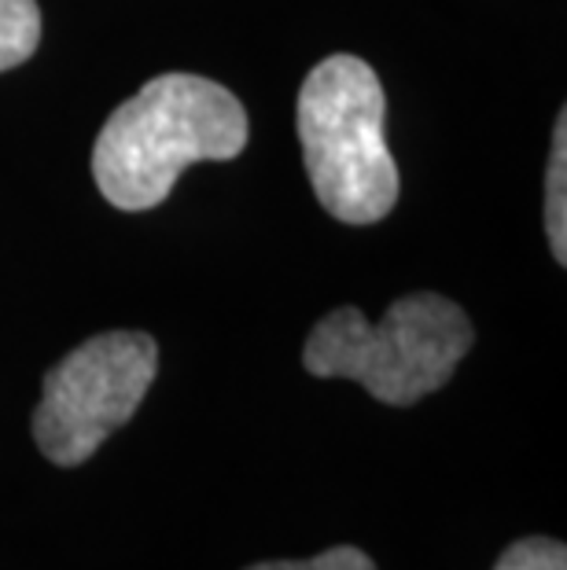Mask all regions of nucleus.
Wrapping results in <instances>:
<instances>
[{"label":"nucleus","instance_id":"obj_7","mask_svg":"<svg viewBox=\"0 0 567 570\" xmlns=\"http://www.w3.org/2000/svg\"><path fill=\"white\" fill-rule=\"evenodd\" d=\"M493 570H567V549L553 538H524L501 552Z\"/></svg>","mask_w":567,"mask_h":570},{"label":"nucleus","instance_id":"obj_4","mask_svg":"<svg viewBox=\"0 0 567 570\" xmlns=\"http://www.w3.org/2000/svg\"><path fill=\"white\" fill-rule=\"evenodd\" d=\"M159 372V343L148 332H104L45 375L33 412V442L56 468H78L126 428Z\"/></svg>","mask_w":567,"mask_h":570},{"label":"nucleus","instance_id":"obj_6","mask_svg":"<svg viewBox=\"0 0 567 570\" xmlns=\"http://www.w3.org/2000/svg\"><path fill=\"white\" fill-rule=\"evenodd\" d=\"M41 8L38 0H0V70H11L38 52Z\"/></svg>","mask_w":567,"mask_h":570},{"label":"nucleus","instance_id":"obj_5","mask_svg":"<svg viewBox=\"0 0 567 570\" xmlns=\"http://www.w3.org/2000/svg\"><path fill=\"white\" fill-rule=\"evenodd\" d=\"M546 236L557 265H567V111L553 126V151L546 169Z\"/></svg>","mask_w":567,"mask_h":570},{"label":"nucleus","instance_id":"obj_2","mask_svg":"<svg viewBox=\"0 0 567 570\" xmlns=\"http://www.w3.org/2000/svg\"><path fill=\"white\" fill-rule=\"evenodd\" d=\"M468 313L436 291L394 298L372 324L358 306H340L313 324L303 365L317 380H354L383 405L405 409L442 391L472 350Z\"/></svg>","mask_w":567,"mask_h":570},{"label":"nucleus","instance_id":"obj_3","mask_svg":"<svg viewBox=\"0 0 567 570\" xmlns=\"http://www.w3.org/2000/svg\"><path fill=\"white\" fill-rule=\"evenodd\" d=\"M388 100L365 59L329 56L299 89V144L313 196L346 225H377L398 203V166L383 140Z\"/></svg>","mask_w":567,"mask_h":570},{"label":"nucleus","instance_id":"obj_1","mask_svg":"<svg viewBox=\"0 0 567 570\" xmlns=\"http://www.w3.org/2000/svg\"><path fill=\"white\" fill-rule=\"evenodd\" d=\"M247 148V111L225 85L159 75L115 107L92 148V177L118 210H151L196 163H228Z\"/></svg>","mask_w":567,"mask_h":570},{"label":"nucleus","instance_id":"obj_8","mask_svg":"<svg viewBox=\"0 0 567 570\" xmlns=\"http://www.w3.org/2000/svg\"><path fill=\"white\" fill-rule=\"evenodd\" d=\"M247 570H377V563L354 544H335V549L313 556V560H265Z\"/></svg>","mask_w":567,"mask_h":570}]
</instances>
